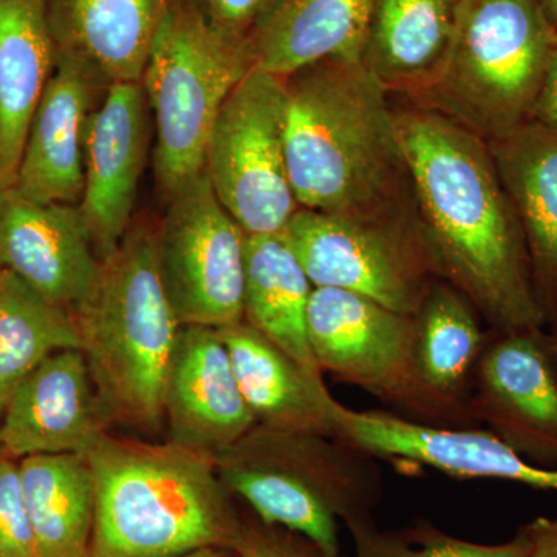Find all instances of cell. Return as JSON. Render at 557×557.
<instances>
[{
	"mask_svg": "<svg viewBox=\"0 0 557 557\" xmlns=\"http://www.w3.org/2000/svg\"><path fill=\"white\" fill-rule=\"evenodd\" d=\"M394 106L435 277L463 293L490 330L545 327L522 226L487 143L434 110Z\"/></svg>",
	"mask_w": 557,
	"mask_h": 557,
	"instance_id": "1",
	"label": "cell"
},
{
	"mask_svg": "<svg viewBox=\"0 0 557 557\" xmlns=\"http://www.w3.org/2000/svg\"><path fill=\"white\" fill-rule=\"evenodd\" d=\"M285 157L299 208L417 225L394 98L361 60L325 58L284 76Z\"/></svg>",
	"mask_w": 557,
	"mask_h": 557,
	"instance_id": "2",
	"label": "cell"
},
{
	"mask_svg": "<svg viewBox=\"0 0 557 557\" xmlns=\"http://www.w3.org/2000/svg\"><path fill=\"white\" fill-rule=\"evenodd\" d=\"M86 457L97 486L89 557L237 549L245 522L212 454L106 434Z\"/></svg>",
	"mask_w": 557,
	"mask_h": 557,
	"instance_id": "3",
	"label": "cell"
},
{
	"mask_svg": "<svg viewBox=\"0 0 557 557\" xmlns=\"http://www.w3.org/2000/svg\"><path fill=\"white\" fill-rule=\"evenodd\" d=\"M72 317L110 423L156 431L182 324L161 281L150 223H132Z\"/></svg>",
	"mask_w": 557,
	"mask_h": 557,
	"instance_id": "4",
	"label": "cell"
},
{
	"mask_svg": "<svg viewBox=\"0 0 557 557\" xmlns=\"http://www.w3.org/2000/svg\"><path fill=\"white\" fill-rule=\"evenodd\" d=\"M214 461L256 518L306 537L324 557H341L339 522L373 519L384 493L379 458L314 432L256 424Z\"/></svg>",
	"mask_w": 557,
	"mask_h": 557,
	"instance_id": "5",
	"label": "cell"
},
{
	"mask_svg": "<svg viewBox=\"0 0 557 557\" xmlns=\"http://www.w3.org/2000/svg\"><path fill=\"white\" fill-rule=\"evenodd\" d=\"M557 30L539 0H461L442 78L410 104L434 110L483 141L533 120Z\"/></svg>",
	"mask_w": 557,
	"mask_h": 557,
	"instance_id": "6",
	"label": "cell"
},
{
	"mask_svg": "<svg viewBox=\"0 0 557 557\" xmlns=\"http://www.w3.org/2000/svg\"><path fill=\"white\" fill-rule=\"evenodd\" d=\"M256 67L248 36L178 0L161 24L141 84L153 123V175L164 201L205 171L209 135L231 91Z\"/></svg>",
	"mask_w": 557,
	"mask_h": 557,
	"instance_id": "7",
	"label": "cell"
},
{
	"mask_svg": "<svg viewBox=\"0 0 557 557\" xmlns=\"http://www.w3.org/2000/svg\"><path fill=\"white\" fill-rule=\"evenodd\" d=\"M205 172L245 236L282 234L299 209L285 157L284 76L255 67L220 110Z\"/></svg>",
	"mask_w": 557,
	"mask_h": 557,
	"instance_id": "8",
	"label": "cell"
},
{
	"mask_svg": "<svg viewBox=\"0 0 557 557\" xmlns=\"http://www.w3.org/2000/svg\"><path fill=\"white\" fill-rule=\"evenodd\" d=\"M156 228L157 263L180 324L215 330L244 321V231L207 172L170 200Z\"/></svg>",
	"mask_w": 557,
	"mask_h": 557,
	"instance_id": "9",
	"label": "cell"
},
{
	"mask_svg": "<svg viewBox=\"0 0 557 557\" xmlns=\"http://www.w3.org/2000/svg\"><path fill=\"white\" fill-rule=\"evenodd\" d=\"M313 287L346 289L413 317L435 274L418 225L299 208L284 233Z\"/></svg>",
	"mask_w": 557,
	"mask_h": 557,
	"instance_id": "10",
	"label": "cell"
},
{
	"mask_svg": "<svg viewBox=\"0 0 557 557\" xmlns=\"http://www.w3.org/2000/svg\"><path fill=\"white\" fill-rule=\"evenodd\" d=\"M413 327V317L357 293L327 287L311 292L307 335L319 370L417 421Z\"/></svg>",
	"mask_w": 557,
	"mask_h": 557,
	"instance_id": "11",
	"label": "cell"
},
{
	"mask_svg": "<svg viewBox=\"0 0 557 557\" xmlns=\"http://www.w3.org/2000/svg\"><path fill=\"white\" fill-rule=\"evenodd\" d=\"M475 424L536 467L557 468V333L490 330L472 391Z\"/></svg>",
	"mask_w": 557,
	"mask_h": 557,
	"instance_id": "12",
	"label": "cell"
},
{
	"mask_svg": "<svg viewBox=\"0 0 557 557\" xmlns=\"http://www.w3.org/2000/svg\"><path fill=\"white\" fill-rule=\"evenodd\" d=\"M150 113L141 81L110 84L87 127L79 208L101 260L119 248L134 223L148 161Z\"/></svg>",
	"mask_w": 557,
	"mask_h": 557,
	"instance_id": "13",
	"label": "cell"
},
{
	"mask_svg": "<svg viewBox=\"0 0 557 557\" xmlns=\"http://www.w3.org/2000/svg\"><path fill=\"white\" fill-rule=\"evenodd\" d=\"M109 87L108 78L89 61L57 51L11 190L36 203H81L87 127Z\"/></svg>",
	"mask_w": 557,
	"mask_h": 557,
	"instance_id": "14",
	"label": "cell"
},
{
	"mask_svg": "<svg viewBox=\"0 0 557 557\" xmlns=\"http://www.w3.org/2000/svg\"><path fill=\"white\" fill-rule=\"evenodd\" d=\"M413 324L417 423L479 428L471 399L490 329L474 304L448 282L435 278L413 314Z\"/></svg>",
	"mask_w": 557,
	"mask_h": 557,
	"instance_id": "15",
	"label": "cell"
},
{
	"mask_svg": "<svg viewBox=\"0 0 557 557\" xmlns=\"http://www.w3.org/2000/svg\"><path fill=\"white\" fill-rule=\"evenodd\" d=\"M81 348L54 351L33 370L0 418L3 456H86L110 426Z\"/></svg>",
	"mask_w": 557,
	"mask_h": 557,
	"instance_id": "16",
	"label": "cell"
},
{
	"mask_svg": "<svg viewBox=\"0 0 557 557\" xmlns=\"http://www.w3.org/2000/svg\"><path fill=\"white\" fill-rule=\"evenodd\" d=\"M0 265L72 313L101 269L79 205L36 203L10 190L0 212Z\"/></svg>",
	"mask_w": 557,
	"mask_h": 557,
	"instance_id": "17",
	"label": "cell"
},
{
	"mask_svg": "<svg viewBox=\"0 0 557 557\" xmlns=\"http://www.w3.org/2000/svg\"><path fill=\"white\" fill-rule=\"evenodd\" d=\"M171 442L214 454L258 424L219 330L182 325L164 388Z\"/></svg>",
	"mask_w": 557,
	"mask_h": 557,
	"instance_id": "18",
	"label": "cell"
},
{
	"mask_svg": "<svg viewBox=\"0 0 557 557\" xmlns=\"http://www.w3.org/2000/svg\"><path fill=\"white\" fill-rule=\"evenodd\" d=\"M487 148L522 226L545 327L557 333V127L530 121Z\"/></svg>",
	"mask_w": 557,
	"mask_h": 557,
	"instance_id": "19",
	"label": "cell"
},
{
	"mask_svg": "<svg viewBox=\"0 0 557 557\" xmlns=\"http://www.w3.org/2000/svg\"><path fill=\"white\" fill-rule=\"evenodd\" d=\"M461 0H373L362 62L397 100H413L442 78Z\"/></svg>",
	"mask_w": 557,
	"mask_h": 557,
	"instance_id": "20",
	"label": "cell"
},
{
	"mask_svg": "<svg viewBox=\"0 0 557 557\" xmlns=\"http://www.w3.org/2000/svg\"><path fill=\"white\" fill-rule=\"evenodd\" d=\"M245 401L258 424L332 435L338 399L310 372L248 322L220 329Z\"/></svg>",
	"mask_w": 557,
	"mask_h": 557,
	"instance_id": "21",
	"label": "cell"
},
{
	"mask_svg": "<svg viewBox=\"0 0 557 557\" xmlns=\"http://www.w3.org/2000/svg\"><path fill=\"white\" fill-rule=\"evenodd\" d=\"M58 53L100 70L110 84L139 83L161 24L178 0H46Z\"/></svg>",
	"mask_w": 557,
	"mask_h": 557,
	"instance_id": "22",
	"label": "cell"
},
{
	"mask_svg": "<svg viewBox=\"0 0 557 557\" xmlns=\"http://www.w3.org/2000/svg\"><path fill=\"white\" fill-rule=\"evenodd\" d=\"M57 61L46 0H0V186L11 190L25 135Z\"/></svg>",
	"mask_w": 557,
	"mask_h": 557,
	"instance_id": "23",
	"label": "cell"
},
{
	"mask_svg": "<svg viewBox=\"0 0 557 557\" xmlns=\"http://www.w3.org/2000/svg\"><path fill=\"white\" fill-rule=\"evenodd\" d=\"M373 0H274L248 39L256 67L287 76L325 58L361 60Z\"/></svg>",
	"mask_w": 557,
	"mask_h": 557,
	"instance_id": "24",
	"label": "cell"
},
{
	"mask_svg": "<svg viewBox=\"0 0 557 557\" xmlns=\"http://www.w3.org/2000/svg\"><path fill=\"white\" fill-rule=\"evenodd\" d=\"M313 288L284 234L245 239L244 321L300 366L324 376L307 335Z\"/></svg>",
	"mask_w": 557,
	"mask_h": 557,
	"instance_id": "25",
	"label": "cell"
},
{
	"mask_svg": "<svg viewBox=\"0 0 557 557\" xmlns=\"http://www.w3.org/2000/svg\"><path fill=\"white\" fill-rule=\"evenodd\" d=\"M20 474L38 557H89L97 486L87 457H25Z\"/></svg>",
	"mask_w": 557,
	"mask_h": 557,
	"instance_id": "26",
	"label": "cell"
},
{
	"mask_svg": "<svg viewBox=\"0 0 557 557\" xmlns=\"http://www.w3.org/2000/svg\"><path fill=\"white\" fill-rule=\"evenodd\" d=\"M75 319L16 274H0V418L22 381L54 351L79 348Z\"/></svg>",
	"mask_w": 557,
	"mask_h": 557,
	"instance_id": "27",
	"label": "cell"
},
{
	"mask_svg": "<svg viewBox=\"0 0 557 557\" xmlns=\"http://www.w3.org/2000/svg\"><path fill=\"white\" fill-rule=\"evenodd\" d=\"M347 528L354 539L351 557H528L531 549L525 527L504 544L465 541L426 520L398 530H381L373 519Z\"/></svg>",
	"mask_w": 557,
	"mask_h": 557,
	"instance_id": "28",
	"label": "cell"
},
{
	"mask_svg": "<svg viewBox=\"0 0 557 557\" xmlns=\"http://www.w3.org/2000/svg\"><path fill=\"white\" fill-rule=\"evenodd\" d=\"M0 557H38L20 461L7 456L0 457Z\"/></svg>",
	"mask_w": 557,
	"mask_h": 557,
	"instance_id": "29",
	"label": "cell"
},
{
	"mask_svg": "<svg viewBox=\"0 0 557 557\" xmlns=\"http://www.w3.org/2000/svg\"><path fill=\"white\" fill-rule=\"evenodd\" d=\"M237 553L239 557H324L306 537L259 519L245 522Z\"/></svg>",
	"mask_w": 557,
	"mask_h": 557,
	"instance_id": "30",
	"label": "cell"
},
{
	"mask_svg": "<svg viewBox=\"0 0 557 557\" xmlns=\"http://www.w3.org/2000/svg\"><path fill=\"white\" fill-rule=\"evenodd\" d=\"M209 20L236 35L248 36L274 0H194Z\"/></svg>",
	"mask_w": 557,
	"mask_h": 557,
	"instance_id": "31",
	"label": "cell"
},
{
	"mask_svg": "<svg viewBox=\"0 0 557 557\" xmlns=\"http://www.w3.org/2000/svg\"><path fill=\"white\" fill-rule=\"evenodd\" d=\"M531 121H539V123L557 127V36L555 47H553L552 58H549L544 87H542V94L541 97H539L537 106L533 113V120Z\"/></svg>",
	"mask_w": 557,
	"mask_h": 557,
	"instance_id": "32",
	"label": "cell"
},
{
	"mask_svg": "<svg viewBox=\"0 0 557 557\" xmlns=\"http://www.w3.org/2000/svg\"><path fill=\"white\" fill-rule=\"evenodd\" d=\"M523 527L531 541L528 557H557V518H536Z\"/></svg>",
	"mask_w": 557,
	"mask_h": 557,
	"instance_id": "33",
	"label": "cell"
},
{
	"mask_svg": "<svg viewBox=\"0 0 557 557\" xmlns=\"http://www.w3.org/2000/svg\"><path fill=\"white\" fill-rule=\"evenodd\" d=\"M170 557H239V553L234 548L203 547Z\"/></svg>",
	"mask_w": 557,
	"mask_h": 557,
	"instance_id": "34",
	"label": "cell"
},
{
	"mask_svg": "<svg viewBox=\"0 0 557 557\" xmlns=\"http://www.w3.org/2000/svg\"><path fill=\"white\" fill-rule=\"evenodd\" d=\"M549 24L557 30V0H539Z\"/></svg>",
	"mask_w": 557,
	"mask_h": 557,
	"instance_id": "35",
	"label": "cell"
},
{
	"mask_svg": "<svg viewBox=\"0 0 557 557\" xmlns=\"http://www.w3.org/2000/svg\"><path fill=\"white\" fill-rule=\"evenodd\" d=\"M9 193L10 190L3 189L2 186H0V212H2L3 207H5Z\"/></svg>",
	"mask_w": 557,
	"mask_h": 557,
	"instance_id": "36",
	"label": "cell"
},
{
	"mask_svg": "<svg viewBox=\"0 0 557 557\" xmlns=\"http://www.w3.org/2000/svg\"><path fill=\"white\" fill-rule=\"evenodd\" d=\"M2 271H3V267L0 265V274H2Z\"/></svg>",
	"mask_w": 557,
	"mask_h": 557,
	"instance_id": "37",
	"label": "cell"
},
{
	"mask_svg": "<svg viewBox=\"0 0 557 557\" xmlns=\"http://www.w3.org/2000/svg\"><path fill=\"white\" fill-rule=\"evenodd\" d=\"M2 456H3V454H2V449H0V457H2Z\"/></svg>",
	"mask_w": 557,
	"mask_h": 557,
	"instance_id": "38",
	"label": "cell"
}]
</instances>
